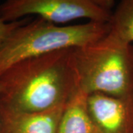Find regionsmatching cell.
<instances>
[{
    "label": "cell",
    "mask_w": 133,
    "mask_h": 133,
    "mask_svg": "<svg viewBox=\"0 0 133 133\" xmlns=\"http://www.w3.org/2000/svg\"><path fill=\"white\" fill-rule=\"evenodd\" d=\"M87 109L101 133H133V95L91 93L87 97Z\"/></svg>",
    "instance_id": "obj_5"
},
{
    "label": "cell",
    "mask_w": 133,
    "mask_h": 133,
    "mask_svg": "<svg viewBox=\"0 0 133 133\" xmlns=\"http://www.w3.org/2000/svg\"><path fill=\"white\" fill-rule=\"evenodd\" d=\"M109 23L60 25L37 17L16 28L0 49V76L14 64L62 50L83 47L104 37Z\"/></svg>",
    "instance_id": "obj_3"
},
{
    "label": "cell",
    "mask_w": 133,
    "mask_h": 133,
    "mask_svg": "<svg viewBox=\"0 0 133 133\" xmlns=\"http://www.w3.org/2000/svg\"><path fill=\"white\" fill-rule=\"evenodd\" d=\"M0 127H1V122H0Z\"/></svg>",
    "instance_id": "obj_10"
},
{
    "label": "cell",
    "mask_w": 133,
    "mask_h": 133,
    "mask_svg": "<svg viewBox=\"0 0 133 133\" xmlns=\"http://www.w3.org/2000/svg\"><path fill=\"white\" fill-rule=\"evenodd\" d=\"M110 30L120 39L133 44V0L119 2L109 22Z\"/></svg>",
    "instance_id": "obj_8"
},
{
    "label": "cell",
    "mask_w": 133,
    "mask_h": 133,
    "mask_svg": "<svg viewBox=\"0 0 133 133\" xmlns=\"http://www.w3.org/2000/svg\"><path fill=\"white\" fill-rule=\"evenodd\" d=\"M66 105L42 112H19L0 107V133H57Z\"/></svg>",
    "instance_id": "obj_6"
},
{
    "label": "cell",
    "mask_w": 133,
    "mask_h": 133,
    "mask_svg": "<svg viewBox=\"0 0 133 133\" xmlns=\"http://www.w3.org/2000/svg\"><path fill=\"white\" fill-rule=\"evenodd\" d=\"M87 95L80 91L66 104L57 133H101L87 109Z\"/></svg>",
    "instance_id": "obj_7"
},
{
    "label": "cell",
    "mask_w": 133,
    "mask_h": 133,
    "mask_svg": "<svg viewBox=\"0 0 133 133\" xmlns=\"http://www.w3.org/2000/svg\"><path fill=\"white\" fill-rule=\"evenodd\" d=\"M72 61L78 91L87 95H133V44L111 30L96 42L74 48Z\"/></svg>",
    "instance_id": "obj_2"
},
{
    "label": "cell",
    "mask_w": 133,
    "mask_h": 133,
    "mask_svg": "<svg viewBox=\"0 0 133 133\" xmlns=\"http://www.w3.org/2000/svg\"><path fill=\"white\" fill-rule=\"evenodd\" d=\"M31 19V17H26L24 19H20L15 22H7L3 20L0 19V49L2 48L6 40L9 38V36L12 34L16 28L19 27L26 24Z\"/></svg>",
    "instance_id": "obj_9"
},
{
    "label": "cell",
    "mask_w": 133,
    "mask_h": 133,
    "mask_svg": "<svg viewBox=\"0 0 133 133\" xmlns=\"http://www.w3.org/2000/svg\"><path fill=\"white\" fill-rule=\"evenodd\" d=\"M72 49L22 60L0 76V107L42 112L67 104L78 92Z\"/></svg>",
    "instance_id": "obj_1"
},
{
    "label": "cell",
    "mask_w": 133,
    "mask_h": 133,
    "mask_svg": "<svg viewBox=\"0 0 133 133\" xmlns=\"http://www.w3.org/2000/svg\"><path fill=\"white\" fill-rule=\"evenodd\" d=\"M114 5L112 0H7L0 5V19L10 22L36 15L56 24L79 19L109 23Z\"/></svg>",
    "instance_id": "obj_4"
}]
</instances>
